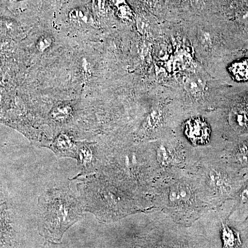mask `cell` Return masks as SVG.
Wrapping results in <instances>:
<instances>
[{"instance_id":"obj_1","label":"cell","mask_w":248,"mask_h":248,"mask_svg":"<svg viewBox=\"0 0 248 248\" xmlns=\"http://www.w3.org/2000/svg\"><path fill=\"white\" fill-rule=\"evenodd\" d=\"M102 177L120 189L153 203V187L160 170L153 141L117 147L105 155Z\"/></svg>"},{"instance_id":"obj_2","label":"cell","mask_w":248,"mask_h":248,"mask_svg":"<svg viewBox=\"0 0 248 248\" xmlns=\"http://www.w3.org/2000/svg\"><path fill=\"white\" fill-rule=\"evenodd\" d=\"M152 199L155 210L184 226H192L210 209L202 200L193 174L186 169L161 171Z\"/></svg>"},{"instance_id":"obj_3","label":"cell","mask_w":248,"mask_h":248,"mask_svg":"<svg viewBox=\"0 0 248 248\" xmlns=\"http://www.w3.org/2000/svg\"><path fill=\"white\" fill-rule=\"evenodd\" d=\"M190 171L195 177L202 200L210 208L234 200L248 180V169H238L221 155L201 159Z\"/></svg>"},{"instance_id":"obj_4","label":"cell","mask_w":248,"mask_h":248,"mask_svg":"<svg viewBox=\"0 0 248 248\" xmlns=\"http://www.w3.org/2000/svg\"><path fill=\"white\" fill-rule=\"evenodd\" d=\"M42 232L53 241H61L65 232L82 217V208L68 188L50 189L38 201Z\"/></svg>"},{"instance_id":"obj_5","label":"cell","mask_w":248,"mask_h":248,"mask_svg":"<svg viewBox=\"0 0 248 248\" xmlns=\"http://www.w3.org/2000/svg\"><path fill=\"white\" fill-rule=\"evenodd\" d=\"M186 116L175 129L174 133L187 152L191 170L201 159L222 154L230 143L214 128L206 114Z\"/></svg>"},{"instance_id":"obj_6","label":"cell","mask_w":248,"mask_h":248,"mask_svg":"<svg viewBox=\"0 0 248 248\" xmlns=\"http://www.w3.org/2000/svg\"><path fill=\"white\" fill-rule=\"evenodd\" d=\"M152 141L161 172L172 169L190 170L191 165L187 152L175 133L170 134L164 138Z\"/></svg>"},{"instance_id":"obj_7","label":"cell","mask_w":248,"mask_h":248,"mask_svg":"<svg viewBox=\"0 0 248 248\" xmlns=\"http://www.w3.org/2000/svg\"><path fill=\"white\" fill-rule=\"evenodd\" d=\"M222 156L234 167L248 169V136L231 142Z\"/></svg>"},{"instance_id":"obj_8","label":"cell","mask_w":248,"mask_h":248,"mask_svg":"<svg viewBox=\"0 0 248 248\" xmlns=\"http://www.w3.org/2000/svg\"><path fill=\"white\" fill-rule=\"evenodd\" d=\"M75 158L84 173L91 172L97 166L98 156L91 143H77Z\"/></svg>"},{"instance_id":"obj_9","label":"cell","mask_w":248,"mask_h":248,"mask_svg":"<svg viewBox=\"0 0 248 248\" xmlns=\"http://www.w3.org/2000/svg\"><path fill=\"white\" fill-rule=\"evenodd\" d=\"M228 73L233 81L237 83L248 82V59L239 58L231 63Z\"/></svg>"},{"instance_id":"obj_10","label":"cell","mask_w":248,"mask_h":248,"mask_svg":"<svg viewBox=\"0 0 248 248\" xmlns=\"http://www.w3.org/2000/svg\"><path fill=\"white\" fill-rule=\"evenodd\" d=\"M54 146L56 151L60 152V155L75 158L77 143H75L73 139L66 134L59 135L54 141Z\"/></svg>"},{"instance_id":"obj_11","label":"cell","mask_w":248,"mask_h":248,"mask_svg":"<svg viewBox=\"0 0 248 248\" xmlns=\"http://www.w3.org/2000/svg\"><path fill=\"white\" fill-rule=\"evenodd\" d=\"M185 86L190 95L199 98L202 95L200 93L203 91L204 82L200 77L191 76L186 80Z\"/></svg>"},{"instance_id":"obj_12","label":"cell","mask_w":248,"mask_h":248,"mask_svg":"<svg viewBox=\"0 0 248 248\" xmlns=\"http://www.w3.org/2000/svg\"><path fill=\"white\" fill-rule=\"evenodd\" d=\"M72 108L70 106L63 104L54 108L52 110L51 117L54 120L58 122H65L71 117Z\"/></svg>"},{"instance_id":"obj_13","label":"cell","mask_w":248,"mask_h":248,"mask_svg":"<svg viewBox=\"0 0 248 248\" xmlns=\"http://www.w3.org/2000/svg\"><path fill=\"white\" fill-rule=\"evenodd\" d=\"M117 8V14L124 19H131L133 17V11L125 3V0H111Z\"/></svg>"},{"instance_id":"obj_14","label":"cell","mask_w":248,"mask_h":248,"mask_svg":"<svg viewBox=\"0 0 248 248\" xmlns=\"http://www.w3.org/2000/svg\"><path fill=\"white\" fill-rule=\"evenodd\" d=\"M70 17L73 21L81 23H87L89 22V17L86 13L79 9H75L72 11L70 14Z\"/></svg>"},{"instance_id":"obj_15","label":"cell","mask_w":248,"mask_h":248,"mask_svg":"<svg viewBox=\"0 0 248 248\" xmlns=\"http://www.w3.org/2000/svg\"><path fill=\"white\" fill-rule=\"evenodd\" d=\"M92 8L94 16H104L106 13V0H93Z\"/></svg>"},{"instance_id":"obj_16","label":"cell","mask_w":248,"mask_h":248,"mask_svg":"<svg viewBox=\"0 0 248 248\" xmlns=\"http://www.w3.org/2000/svg\"><path fill=\"white\" fill-rule=\"evenodd\" d=\"M52 40L49 37H42L37 41V48L39 50L43 52L51 45Z\"/></svg>"},{"instance_id":"obj_17","label":"cell","mask_w":248,"mask_h":248,"mask_svg":"<svg viewBox=\"0 0 248 248\" xmlns=\"http://www.w3.org/2000/svg\"><path fill=\"white\" fill-rule=\"evenodd\" d=\"M143 1L151 9H155L159 3V0H143Z\"/></svg>"}]
</instances>
